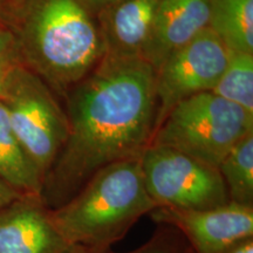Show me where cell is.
Here are the masks:
<instances>
[{
    "label": "cell",
    "mask_w": 253,
    "mask_h": 253,
    "mask_svg": "<svg viewBox=\"0 0 253 253\" xmlns=\"http://www.w3.org/2000/svg\"><path fill=\"white\" fill-rule=\"evenodd\" d=\"M63 101L68 136L41 192L52 210L104 167L149 147L157 116L155 69L143 58L104 55Z\"/></svg>",
    "instance_id": "6da1fadb"
},
{
    "label": "cell",
    "mask_w": 253,
    "mask_h": 253,
    "mask_svg": "<svg viewBox=\"0 0 253 253\" xmlns=\"http://www.w3.org/2000/svg\"><path fill=\"white\" fill-rule=\"evenodd\" d=\"M9 26L20 61L65 100L96 67L104 46L96 17L80 0H20Z\"/></svg>",
    "instance_id": "7a4b0ae2"
},
{
    "label": "cell",
    "mask_w": 253,
    "mask_h": 253,
    "mask_svg": "<svg viewBox=\"0 0 253 253\" xmlns=\"http://www.w3.org/2000/svg\"><path fill=\"white\" fill-rule=\"evenodd\" d=\"M142 156V155H141ZM141 156L104 167L50 216L75 249H112L157 208L148 194Z\"/></svg>",
    "instance_id": "3957f363"
},
{
    "label": "cell",
    "mask_w": 253,
    "mask_h": 253,
    "mask_svg": "<svg viewBox=\"0 0 253 253\" xmlns=\"http://www.w3.org/2000/svg\"><path fill=\"white\" fill-rule=\"evenodd\" d=\"M253 132V115L205 91L181 101L157 126L149 145L166 147L218 169L223 158Z\"/></svg>",
    "instance_id": "277c9868"
},
{
    "label": "cell",
    "mask_w": 253,
    "mask_h": 253,
    "mask_svg": "<svg viewBox=\"0 0 253 253\" xmlns=\"http://www.w3.org/2000/svg\"><path fill=\"white\" fill-rule=\"evenodd\" d=\"M0 100L25 153L43 179L68 136V119L48 84L17 63L8 69Z\"/></svg>",
    "instance_id": "5b68a950"
},
{
    "label": "cell",
    "mask_w": 253,
    "mask_h": 253,
    "mask_svg": "<svg viewBox=\"0 0 253 253\" xmlns=\"http://www.w3.org/2000/svg\"><path fill=\"white\" fill-rule=\"evenodd\" d=\"M141 166L145 188L157 208L208 210L230 202L217 168L179 151L149 145Z\"/></svg>",
    "instance_id": "8992f818"
},
{
    "label": "cell",
    "mask_w": 253,
    "mask_h": 253,
    "mask_svg": "<svg viewBox=\"0 0 253 253\" xmlns=\"http://www.w3.org/2000/svg\"><path fill=\"white\" fill-rule=\"evenodd\" d=\"M229 58L230 50L210 28L168 56L155 71L157 99L155 130L177 103L212 90Z\"/></svg>",
    "instance_id": "52a82bcc"
},
{
    "label": "cell",
    "mask_w": 253,
    "mask_h": 253,
    "mask_svg": "<svg viewBox=\"0 0 253 253\" xmlns=\"http://www.w3.org/2000/svg\"><path fill=\"white\" fill-rule=\"evenodd\" d=\"M149 216L156 224L178 230L194 253H223L233 243L253 237V207L232 202L208 210L156 208Z\"/></svg>",
    "instance_id": "ba28073f"
},
{
    "label": "cell",
    "mask_w": 253,
    "mask_h": 253,
    "mask_svg": "<svg viewBox=\"0 0 253 253\" xmlns=\"http://www.w3.org/2000/svg\"><path fill=\"white\" fill-rule=\"evenodd\" d=\"M41 196H20L0 210V253H75Z\"/></svg>",
    "instance_id": "9c48e42d"
},
{
    "label": "cell",
    "mask_w": 253,
    "mask_h": 253,
    "mask_svg": "<svg viewBox=\"0 0 253 253\" xmlns=\"http://www.w3.org/2000/svg\"><path fill=\"white\" fill-rule=\"evenodd\" d=\"M212 0H161L142 58L156 69L209 28Z\"/></svg>",
    "instance_id": "30bf717a"
},
{
    "label": "cell",
    "mask_w": 253,
    "mask_h": 253,
    "mask_svg": "<svg viewBox=\"0 0 253 253\" xmlns=\"http://www.w3.org/2000/svg\"><path fill=\"white\" fill-rule=\"evenodd\" d=\"M161 0H118L96 15L104 55L142 58Z\"/></svg>",
    "instance_id": "8fae6325"
},
{
    "label": "cell",
    "mask_w": 253,
    "mask_h": 253,
    "mask_svg": "<svg viewBox=\"0 0 253 253\" xmlns=\"http://www.w3.org/2000/svg\"><path fill=\"white\" fill-rule=\"evenodd\" d=\"M0 178L20 195L41 196L42 178L21 147L0 100Z\"/></svg>",
    "instance_id": "7c38bea8"
},
{
    "label": "cell",
    "mask_w": 253,
    "mask_h": 253,
    "mask_svg": "<svg viewBox=\"0 0 253 253\" xmlns=\"http://www.w3.org/2000/svg\"><path fill=\"white\" fill-rule=\"evenodd\" d=\"M209 28L230 52L253 54V0H212Z\"/></svg>",
    "instance_id": "4fadbf2b"
},
{
    "label": "cell",
    "mask_w": 253,
    "mask_h": 253,
    "mask_svg": "<svg viewBox=\"0 0 253 253\" xmlns=\"http://www.w3.org/2000/svg\"><path fill=\"white\" fill-rule=\"evenodd\" d=\"M230 202L253 207V132L237 143L218 166Z\"/></svg>",
    "instance_id": "5bb4252c"
},
{
    "label": "cell",
    "mask_w": 253,
    "mask_h": 253,
    "mask_svg": "<svg viewBox=\"0 0 253 253\" xmlns=\"http://www.w3.org/2000/svg\"><path fill=\"white\" fill-rule=\"evenodd\" d=\"M211 91L253 115V54L230 52L226 67Z\"/></svg>",
    "instance_id": "9a60e30c"
},
{
    "label": "cell",
    "mask_w": 253,
    "mask_h": 253,
    "mask_svg": "<svg viewBox=\"0 0 253 253\" xmlns=\"http://www.w3.org/2000/svg\"><path fill=\"white\" fill-rule=\"evenodd\" d=\"M153 235L140 248L123 253H194L178 230L167 224H156ZM109 253H118L110 250Z\"/></svg>",
    "instance_id": "2e32d148"
},
{
    "label": "cell",
    "mask_w": 253,
    "mask_h": 253,
    "mask_svg": "<svg viewBox=\"0 0 253 253\" xmlns=\"http://www.w3.org/2000/svg\"><path fill=\"white\" fill-rule=\"evenodd\" d=\"M20 61L17 38L8 23L0 19V65L13 66Z\"/></svg>",
    "instance_id": "e0dca14e"
},
{
    "label": "cell",
    "mask_w": 253,
    "mask_h": 253,
    "mask_svg": "<svg viewBox=\"0 0 253 253\" xmlns=\"http://www.w3.org/2000/svg\"><path fill=\"white\" fill-rule=\"evenodd\" d=\"M20 196L24 195L19 194L13 188H11L4 179L0 178V210L7 207L8 204H11L12 202H14Z\"/></svg>",
    "instance_id": "ac0fdd59"
},
{
    "label": "cell",
    "mask_w": 253,
    "mask_h": 253,
    "mask_svg": "<svg viewBox=\"0 0 253 253\" xmlns=\"http://www.w3.org/2000/svg\"><path fill=\"white\" fill-rule=\"evenodd\" d=\"M223 253H253V237L233 243Z\"/></svg>",
    "instance_id": "d6986e66"
},
{
    "label": "cell",
    "mask_w": 253,
    "mask_h": 253,
    "mask_svg": "<svg viewBox=\"0 0 253 253\" xmlns=\"http://www.w3.org/2000/svg\"><path fill=\"white\" fill-rule=\"evenodd\" d=\"M80 1L91 14L96 17L101 11H103L104 8H107L108 6L114 4V2L118 1V0H80Z\"/></svg>",
    "instance_id": "ffe728a7"
},
{
    "label": "cell",
    "mask_w": 253,
    "mask_h": 253,
    "mask_svg": "<svg viewBox=\"0 0 253 253\" xmlns=\"http://www.w3.org/2000/svg\"><path fill=\"white\" fill-rule=\"evenodd\" d=\"M9 17H11V13H9L7 2L6 0H0V19L9 24Z\"/></svg>",
    "instance_id": "44dd1931"
},
{
    "label": "cell",
    "mask_w": 253,
    "mask_h": 253,
    "mask_svg": "<svg viewBox=\"0 0 253 253\" xmlns=\"http://www.w3.org/2000/svg\"><path fill=\"white\" fill-rule=\"evenodd\" d=\"M112 249H78L75 253H109Z\"/></svg>",
    "instance_id": "7402d4cb"
},
{
    "label": "cell",
    "mask_w": 253,
    "mask_h": 253,
    "mask_svg": "<svg viewBox=\"0 0 253 253\" xmlns=\"http://www.w3.org/2000/svg\"><path fill=\"white\" fill-rule=\"evenodd\" d=\"M14 66V65H13ZM12 66H5V65H0V93H1V88L2 84H4V80L7 75L8 69L11 68Z\"/></svg>",
    "instance_id": "603a6c76"
},
{
    "label": "cell",
    "mask_w": 253,
    "mask_h": 253,
    "mask_svg": "<svg viewBox=\"0 0 253 253\" xmlns=\"http://www.w3.org/2000/svg\"><path fill=\"white\" fill-rule=\"evenodd\" d=\"M6 2H7L8 7H9V13L12 12V9H13L15 6H17L19 2H20V0H6ZM11 18V17H9Z\"/></svg>",
    "instance_id": "cb8c5ba5"
}]
</instances>
